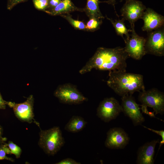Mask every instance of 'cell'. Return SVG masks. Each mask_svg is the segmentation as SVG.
I'll use <instances>...</instances> for the list:
<instances>
[{
  "mask_svg": "<svg viewBox=\"0 0 164 164\" xmlns=\"http://www.w3.org/2000/svg\"><path fill=\"white\" fill-rule=\"evenodd\" d=\"M128 57L124 47H100L79 72L83 74L93 69L109 71H126V60Z\"/></svg>",
  "mask_w": 164,
  "mask_h": 164,
  "instance_id": "cell-1",
  "label": "cell"
},
{
  "mask_svg": "<svg viewBox=\"0 0 164 164\" xmlns=\"http://www.w3.org/2000/svg\"><path fill=\"white\" fill-rule=\"evenodd\" d=\"M108 85L118 95H132L145 89L143 76L123 71H109Z\"/></svg>",
  "mask_w": 164,
  "mask_h": 164,
  "instance_id": "cell-2",
  "label": "cell"
},
{
  "mask_svg": "<svg viewBox=\"0 0 164 164\" xmlns=\"http://www.w3.org/2000/svg\"><path fill=\"white\" fill-rule=\"evenodd\" d=\"M38 144L46 154L54 155L64 145L65 141L60 127L54 126L47 130L40 129Z\"/></svg>",
  "mask_w": 164,
  "mask_h": 164,
  "instance_id": "cell-3",
  "label": "cell"
},
{
  "mask_svg": "<svg viewBox=\"0 0 164 164\" xmlns=\"http://www.w3.org/2000/svg\"><path fill=\"white\" fill-rule=\"evenodd\" d=\"M138 100L141 103L142 107H151L155 114L162 115L164 113V93L156 88L139 92Z\"/></svg>",
  "mask_w": 164,
  "mask_h": 164,
  "instance_id": "cell-4",
  "label": "cell"
},
{
  "mask_svg": "<svg viewBox=\"0 0 164 164\" xmlns=\"http://www.w3.org/2000/svg\"><path fill=\"white\" fill-rule=\"evenodd\" d=\"M54 95L60 102L65 104H78L88 100L75 86L70 83L59 85L54 91Z\"/></svg>",
  "mask_w": 164,
  "mask_h": 164,
  "instance_id": "cell-5",
  "label": "cell"
},
{
  "mask_svg": "<svg viewBox=\"0 0 164 164\" xmlns=\"http://www.w3.org/2000/svg\"><path fill=\"white\" fill-rule=\"evenodd\" d=\"M132 33L124 39L125 50L129 57L140 60L146 53L145 49L146 39L138 35L135 30V25L131 26Z\"/></svg>",
  "mask_w": 164,
  "mask_h": 164,
  "instance_id": "cell-6",
  "label": "cell"
},
{
  "mask_svg": "<svg viewBox=\"0 0 164 164\" xmlns=\"http://www.w3.org/2000/svg\"><path fill=\"white\" fill-rule=\"evenodd\" d=\"M34 98L30 95L24 102L20 103L8 101L7 105L12 108L15 116L20 121L29 123H34L39 127V124L34 118Z\"/></svg>",
  "mask_w": 164,
  "mask_h": 164,
  "instance_id": "cell-7",
  "label": "cell"
},
{
  "mask_svg": "<svg viewBox=\"0 0 164 164\" xmlns=\"http://www.w3.org/2000/svg\"><path fill=\"white\" fill-rule=\"evenodd\" d=\"M122 108L118 101L113 97L104 98L97 110V115L101 120L108 122L115 119L122 112Z\"/></svg>",
  "mask_w": 164,
  "mask_h": 164,
  "instance_id": "cell-8",
  "label": "cell"
},
{
  "mask_svg": "<svg viewBox=\"0 0 164 164\" xmlns=\"http://www.w3.org/2000/svg\"><path fill=\"white\" fill-rule=\"evenodd\" d=\"M160 28L149 32L146 39V53L161 56L164 55V30Z\"/></svg>",
  "mask_w": 164,
  "mask_h": 164,
  "instance_id": "cell-9",
  "label": "cell"
},
{
  "mask_svg": "<svg viewBox=\"0 0 164 164\" xmlns=\"http://www.w3.org/2000/svg\"><path fill=\"white\" fill-rule=\"evenodd\" d=\"M121 100L122 112L125 114L130 118L135 126L141 125L145 119L134 98L128 94L122 96Z\"/></svg>",
  "mask_w": 164,
  "mask_h": 164,
  "instance_id": "cell-10",
  "label": "cell"
},
{
  "mask_svg": "<svg viewBox=\"0 0 164 164\" xmlns=\"http://www.w3.org/2000/svg\"><path fill=\"white\" fill-rule=\"evenodd\" d=\"M146 9L142 3L136 0H127L121 10V15L124 20L128 21L131 26L135 25V23L141 19Z\"/></svg>",
  "mask_w": 164,
  "mask_h": 164,
  "instance_id": "cell-11",
  "label": "cell"
},
{
  "mask_svg": "<svg viewBox=\"0 0 164 164\" xmlns=\"http://www.w3.org/2000/svg\"><path fill=\"white\" fill-rule=\"evenodd\" d=\"M129 140L128 135L123 129L120 127H114L107 132L104 145L107 148L110 149H122L128 143Z\"/></svg>",
  "mask_w": 164,
  "mask_h": 164,
  "instance_id": "cell-12",
  "label": "cell"
},
{
  "mask_svg": "<svg viewBox=\"0 0 164 164\" xmlns=\"http://www.w3.org/2000/svg\"><path fill=\"white\" fill-rule=\"evenodd\" d=\"M144 22L142 29L149 32L162 27L164 25V17L152 9L146 8L141 18Z\"/></svg>",
  "mask_w": 164,
  "mask_h": 164,
  "instance_id": "cell-13",
  "label": "cell"
},
{
  "mask_svg": "<svg viewBox=\"0 0 164 164\" xmlns=\"http://www.w3.org/2000/svg\"><path fill=\"white\" fill-rule=\"evenodd\" d=\"M159 143V139L147 142L138 149L136 162L138 164H153L154 156L156 145Z\"/></svg>",
  "mask_w": 164,
  "mask_h": 164,
  "instance_id": "cell-14",
  "label": "cell"
},
{
  "mask_svg": "<svg viewBox=\"0 0 164 164\" xmlns=\"http://www.w3.org/2000/svg\"><path fill=\"white\" fill-rule=\"evenodd\" d=\"M80 10V9L74 5L71 0H61L56 7L45 11L47 13L54 15Z\"/></svg>",
  "mask_w": 164,
  "mask_h": 164,
  "instance_id": "cell-15",
  "label": "cell"
},
{
  "mask_svg": "<svg viewBox=\"0 0 164 164\" xmlns=\"http://www.w3.org/2000/svg\"><path fill=\"white\" fill-rule=\"evenodd\" d=\"M87 124V122L83 117L74 115L71 118L65 125L64 129L72 133L78 132L83 130Z\"/></svg>",
  "mask_w": 164,
  "mask_h": 164,
  "instance_id": "cell-16",
  "label": "cell"
},
{
  "mask_svg": "<svg viewBox=\"0 0 164 164\" xmlns=\"http://www.w3.org/2000/svg\"><path fill=\"white\" fill-rule=\"evenodd\" d=\"M100 2L99 0H87L84 11L90 18L101 19L104 18L100 10Z\"/></svg>",
  "mask_w": 164,
  "mask_h": 164,
  "instance_id": "cell-17",
  "label": "cell"
},
{
  "mask_svg": "<svg viewBox=\"0 0 164 164\" xmlns=\"http://www.w3.org/2000/svg\"><path fill=\"white\" fill-rule=\"evenodd\" d=\"M108 19L112 24L117 35L122 37L124 39H125L123 37L124 35H125L126 38L129 37L130 36L129 32H131V30L127 29L124 22L125 20L122 18L121 20H115L108 18Z\"/></svg>",
  "mask_w": 164,
  "mask_h": 164,
  "instance_id": "cell-18",
  "label": "cell"
},
{
  "mask_svg": "<svg viewBox=\"0 0 164 164\" xmlns=\"http://www.w3.org/2000/svg\"><path fill=\"white\" fill-rule=\"evenodd\" d=\"M62 16L75 28L80 30L85 29V25L82 22L73 19L69 15H62Z\"/></svg>",
  "mask_w": 164,
  "mask_h": 164,
  "instance_id": "cell-19",
  "label": "cell"
},
{
  "mask_svg": "<svg viewBox=\"0 0 164 164\" xmlns=\"http://www.w3.org/2000/svg\"><path fill=\"white\" fill-rule=\"evenodd\" d=\"M102 23V20L94 18H90L85 25V29L90 30H94L99 28Z\"/></svg>",
  "mask_w": 164,
  "mask_h": 164,
  "instance_id": "cell-20",
  "label": "cell"
},
{
  "mask_svg": "<svg viewBox=\"0 0 164 164\" xmlns=\"http://www.w3.org/2000/svg\"><path fill=\"white\" fill-rule=\"evenodd\" d=\"M6 144L10 149L12 154L14 155L16 158L20 157L22 150L20 147L11 141H9L8 143H6Z\"/></svg>",
  "mask_w": 164,
  "mask_h": 164,
  "instance_id": "cell-21",
  "label": "cell"
},
{
  "mask_svg": "<svg viewBox=\"0 0 164 164\" xmlns=\"http://www.w3.org/2000/svg\"><path fill=\"white\" fill-rule=\"evenodd\" d=\"M35 8L40 10L45 11L48 6V0H32Z\"/></svg>",
  "mask_w": 164,
  "mask_h": 164,
  "instance_id": "cell-22",
  "label": "cell"
},
{
  "mask_svg": "<svg viewBox=\"0 0 164 164\" xmlns=\"http://www.w3.org/2000/svg\"><path fill=\"white\" fill-rule=\"evenodd\" d=\"M4 143L0 144V160H7L12 162H14L15 160L11 157L7 156V154L3 148Z\"/></svg>",
  "mask_w": 164,
  "mask_h": 164,
  "instance_id": "cell-23",
  "label": "cell"
},
{
  "mask_svg": "<svg viewBox=\"0 0 164 164\" xmlns=\"http://www.w3.org/2000/svg\"><path fill=\"white\" fill-rule=\"evenodd\" d=\"M142 126L152 132L156 133L160 136L162 138L161 141L159 143V147L158 151L160 148L161 146L164 144V131L163 130H156L147 127L146 126L142 125Z\"/></svg>",
  "mask_w": 164,
  "mask_h": 164,
  "instance_id": "cell-24",
  "label": "cell"
},
{
  "mask_svg": "<svg viewBox=\"0 0 164 164\" xmlns=\"http://www.w3.org/2000/svg\"><path fill=\"white\" fill-rule=\"evenodd\" d=\"M27 0H7V9L11 10L17 4L26 1Z\"/></svg>",
  "mask_w": 164,
  "mask_h": 164,
  "instance_id": "cell-25",
  "label": "cell"
},
{
  "mask_svg": "<svg viewBox=\"0 0 164 164\" xmlns=\"http://www.w3.org/2000/svg\"><path fill=\"white\" fill-rule=\"evenodd\" d=\"M56 164H80L81 163L70 158H67L56 162Z\"/></svg>",
  "mask_w": 164,
  "mask_h": 164,
  "instance_id": "cell-26",
  "label": "cell"
},
{
  "mask_svg": "<svg viewBox=\"0 0 164 164\" xmlns=\"http://www.w3.org/2000/svg\"><path fill=\"white\" fill-rule=\"evenodd\" d=\"M61 0H48V6L47 9L45 11L50 10L54 8L60 3Z\"/></svg>",
  "mask_w": 164,
  "mask_h": 164,
  "instance_id": "cell-27",
  "label": "cell"
},
{
  "mask_svg": "<svg viewBox=\"0 0 164 164\" xmlns=\"http://www.w3.org/2000/svg\"><path fill=\"white\" fill-rule=\"evenodd\" d=\"M8 101H5L0 93V110L5 109L7 105Z\"/></svg>",
  "mask_w": 164,
  "mask_h": 164,
  "instance_id": "cell-28",
  "label": "cell"
},
{
  "mask_svg": "<svg viewBox=\"0 0 164 164\" xmlns=\"http://www.w3.org/2000/svg\"><path fill=\"white\" fill-rule=\"evenodd\" d=\"M3 129L0 125V144L4 143L7 140V138L3 136Z\"/></svg>",
  "mask_w": 164,
  "mask_h": 164,
  "instance_id": "cell-29",
  "label": "cell"
},
{
  "mask_svg": "<svg viewBox=\"0 0 164 164\" xmlns=\"http://www.w3.org/2000/svg\"><path fill=\"white\" fill-rule=\"evenodd\" d=\"M125 0L126 1H127V0ZM106 2V3H108V4H111V5H112L114 6L115 11V12L116 13V14L117 15V16L118 17V14H117V13H116V10H115V5L116 4V1H115V0H109L108 1H105V2Z\"/></svg>",
  "mask_w": 164,
  "mask_h": 164,
  "instance_id": "cell-30",
  "label": "cell"
}]
</instances>
